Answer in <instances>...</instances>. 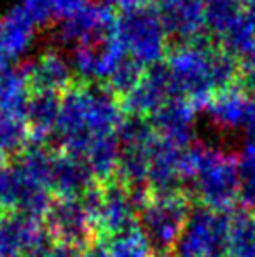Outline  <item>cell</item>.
<instances>
[{
    "instance_id": "cell-9",
    "label": "cell",
    "mask_w": 255,
    "mask_h": 257,
    "mask_svg": "<svg viewBox=\"0 0 255 257\" xmlns=\"http://www.w3.org/2000/svg\"><path fill=\"white\" fill-rule=\"evenodd\" d=\"M100 4L110 7L112 11H116L117 14L129 13V11H135L142 6L150 4V0H100Z\"/></svg>"
},
{
    "instance_id": "cell-7",
    "label": "cell",
    "mask_w": 255,
    "mask_h": 257,
    "mask_svg": "<svg viewBox=\"0 0 255 257\" xmlns=\"http://www.w3.org/2000/svg\"><path fill=\"white\" fill-rule=\"evenodd\" d=\"M204 27L211 32L215 42H220L241 21L246 7L241 0H203Z\"/></svg>"
},
{
    "instance_id": "cell-3",
    "label": "cell",
    "mask_w": 255,
    "mask_h": 257,
    "mask_svg": "<svg viewBox=\"0 0 255 257\" xmlns=\"http://www.w3.org/2000/svg\"><path fill=\"white\" fill-rule=\"evenodd\" d=\"M116 11L103 4L86 2L70 16L60 20V25L56 27V39L62 44L74 48L95 44L116 34Z\"/></svg>"
},
{
    "instance_id": "cell-10",
    "label": "cell",
    "mask_w": 255,
    "mask_h": 257,
    "mask_svg": "<svg viewBox=\"0 0 255 257\" xmlns=\"http://www.w3.org/2000/svg\"><path fill=\"white\" fill-rule=\"evenodd\" d=\"M86 0H53V7H55V16L56 20H63V18L70 16L72 13L84 6Z\"/></svg>"
},
{
    "instance_id": "cell-5",
    "label": "cell",
    "mask_w": 255,
    "mask_h": 257,
    "mask_svg": "<svg viewBox=\"0 0 255 257\" xmlns=\"http://www.w3.org/2000/svg\"><path fill=\"white\" fill-rule=\"evenodd\" d=\"M27 70L32 88L51 95H60L62 91L67 93L75 77L70 60L55 49H48L34 58L30 63H27Z\"/></svg>"
},
{
    "instance_id": "cell-4",
    "label": "cell",
    "mask_w": 255,
    "mask_h": 257,
    "mask_svg": "<svg viewBox=\"0 0 255 257\" xmlns=\"http://www.w3.org/2000/svg\"><path fill=\"white\" fill-rule=\"evenodd\" d=\"M37 28L20 4L0 16V72L18 65L32 51Z\"/></svg>"
},
{
    "instance_id": "cell-2",
    "label": "cell",
    "mask_w": 255,
    "mask_h": 257,
    "mask_svg": "<svg viewBox=\"0 0 255 257\" xmlns=\"http://www.w3.org/2000/svg\"><path fill=\"white\" fill-rule=\"evenodd\" d=\"M170 34L154 4L117 14L116 39L124 53L143 68L163 63L170 51Z\"/></svg>"
},
{
    "instance_id": "cell-8",
    "label": "cell",
    "mask_w": 255,
    "mask_h": 257,
    "mask_svg": "<svg viewBox=\"0 0 255 257\" xmlns=\"http://www.w3.org/2000/svg\"><path fill=\"white\" fill-rule=\"evenodd\" d=\"M20 6L37 27H44L56 20L53 0H20Z\"/></svg>"
},
{
    "instance_id": "cell-6",
    "label": "cell",
    "mask_w": 255,
    "mask_h": 257,
    "mask_svg": "<svg viewBox=\"0 0 255 257\" xmlns=\"http://www.w3.org/2000/svg\"><path fill=\"white\" fill-rule=\"evenodd\" d=\"M30 88L27 65H14L0 72V117L23 119L28 114Z\"/></svg>"
},
{
    "instance_id": "cell-11",
    "label": "cell",
    "mask_w": 255,
    "mask_h": 257,
    "mask_svg": "<svg viewBox=\"0 0 255 257\" xmlns=\"http://www.w3.org/2000/svg\"><path fill=\"white\" fill-rule=\"evenodd\" d=\"M243 2V6L245 7H252V6H255V0H241Z\"/></svg>"
},
{
    "instance_id": "cell-1",
    "label": "cell",
    "mask_w": 255,
    "mask_h": 257,
    "mask_svg": "<svg viewBox=\"0 0 255 257\" xmlns=\"http://www.w3.org/2000/svg\"><path fill=\"white\" fill-rule=\"evenodd\" d=\"M164 65L171 88L194 102H206L236 84L239 65L213 39L197 37L170 46Z\"/></svg>"
}]
</instances>
